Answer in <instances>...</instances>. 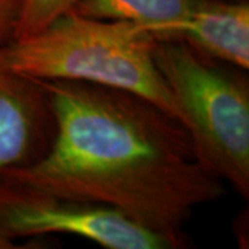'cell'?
Masks as SVG:
<instances>
[{
	"label": "cell",
	"mask_w": 249,
	"mask_h": 249,
	"mask_svg": "<svg viewBox=\"0 0 249 249\" xmlns=\"http://www.w3.org/2000/svg\"><path fill=\"white\" fill-rule=\"evenodd\" d=\"M37 80V79H36ZM54 119L49 150L3 175L53 196L103 205L186 238L196 208L224 196L183 124L144 98L71 80H37Z\"/></svg>",
	"instance_id": "obj_1"
},
{
	"label": "cell",
	"mask_w": 249,
	"mask_h": 249,
	"mask_svg": "<svg viewBox=\"0 0 249 249\" xmlns=\"http://www.w3.org/2000/svg\"><path fill=\"white\" fill-rule=\"evenodd\" d=\"M158 40L126 21L64 13L34 35L4 45L9 67L37 80H71L139 96L178 119L155 61Z\"/></svg>",
	"instance_id": "obj_2"
},
{
	"label": "cell",
	"mask_w": 249,
	"mask_h": 249,
	"mask_svg": "<svg viewBox=\"0 0 249 249\" xmlns=\"http://www.w3.org/2000/svg\"><path fill=\"white\" fill-rule=\"evenodd\" d=\"M155 61L198 160L249 196V83L244 70L178 40H158Z\"/></svg>",
	"instance_id": "obj_3"
},
{
	"label": "cell",
	"mask_w": 249,
	"mask_h": 249,
	"mask_svg": "<svg viewBox=\"0 0 249 249\" xmlns=\"http://www.w3.org/2000/svg\"><path fill=\"white\" fill-rule=\"evenodd\" d=\"M50 234L76 235L107 249H176L188 242L152 231L107 206L53 196L1 175L0 238L16 245L19 238Z\"/></svg>",
	"instance_id": "obj_4"
},
{
	"label": "cell",
	"mask_w": 249,
	"mask_h": 249,
	"mask_svg": "<svg viewBox=\"0 0 249 249\" xmlns=\"http://www.w3.org/2000/svg\"><path fill=\"white\" fill-rule=\"evenodd\" d=\"M54 119L45 90L36 79L13 71L0 46V176L28 166L53 140Z\"/></svg>",
	"instance_id": "obj_5"
},
{
	"label": "cell",
	"mask_w": 249,
	"mask_h": 249,
	"mask_svg": "<svg viewBox=\"0 0 249 249\" xmlns=\"http://www.w3.org/2000/svg\"><path fill=\"white\" fill-rule=\"evenodd\" d=\"M155 39L178 40L213 60L248 71L249 0H205Z\"/></svg>",
	"instance_id": "obj_6"
},
{
	"label": "cell",
	"mask_w": 249,
	"mask_h": 249,
	"mask_svg": "<svg viewBox=\"0 0 249 249\" xmlns=\"http://www.w3.org/2000/svg\"><path fill=\"white\" fill-rule=\"evenodd\" d=\"M205 0H75L72 10L98 19L126 21L155 36L184 19Z\"/></svg>",
	"instance_id": "obj_7"
},
{
	"label": "cell",
	"mask_w": 249,
	"mask_h": 249,
	"mask_svg": "<svg viewBox=\"0 0 249 249\" xmlns=\"http://www.w3.org/2000/svg\"><path fill=\"white\" fill-rule=\"evenodd\" d=\"M73 3L75 0H25L13 39L34 35L54 18L71 11Z\"/></svg>",
	"instance_id": "obj_8"
},
{
	"label": "cell",
	"mask_w": 249,
	"mask_h": 249,
	"mask_svg": "<svg viewBox=\"0 0 249 249\" xmlns=\"http://www.w3.org/2000/svg\"><path fill=\"white\" fill-rule=\"evenodd\" d=\"M25 0H0V46L13 40Z\"/></svg>",
	"instance_id": "obj_9"
},
{
	"label": "cell",
	"mask_w": 249,
	"mask_h": 249,
	"mask_svg": "<svg viewBox=\"0 0 249 249\" xmlns=\"http://www.w3.org/2000/svg\"><path fill=\"white\" fill-rule=\"evenodd\" d=\"M13 248H17L16 245H13V244H10L6 240H3V238H0V249H13Z\"/></svg>",
	"instance_id": "obj_10"
}]
</instances>
